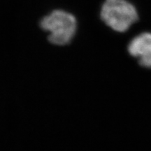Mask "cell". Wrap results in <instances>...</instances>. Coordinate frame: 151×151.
Masks as SVG:
<instances>
[{
  "mask_svg": "<svg viewBox=\"0 0 151 151\" xmlns=\"http://www.w3.org/2000/svg\"><path fill=\"white\" fill-rule=\"evenodd\" d=\"M40 27L48 33L49 42L56 46H65L72 41L76 33V17L67 11L57 9L45 16L40 21Z\"/></svg>",
  "mask_w": 151,
  "mask_h": 151,
  "instance_id": "6da1fadb",
  "label": "cell"
},
{
  "mask_svg": "<svg viewBox=\"0 0 151 151\" xmlns=\"http://www.w3.org/2000/svg\"><path fill=\"white\" fill-rule=\"evenodd\" d=\"M101 20L118 32H124L139 19L135 6L127 0H105L100 11Z\"/></svg>",
  "mask_w": 151,
  "mask_h": 151,
  "instance_id": "7a4b0ae2",
  "label": "cell"
},
{
  "mask_svg": "<svg viewBox=\"0 0 151 151\" xmlns=\"http://www.w3.org/2000/svg\"><path fill=\"white\" fill-rule=\"evenodd\" d=\"M128 51L139 59L141 66L151 68V33H142L134 38L129 43Z\"/></svg>",
  "mask_w": 151,
  "mask_h": 151,
  "instance_id": "3957f363",
  "label": "cell"
}]
</instances>
